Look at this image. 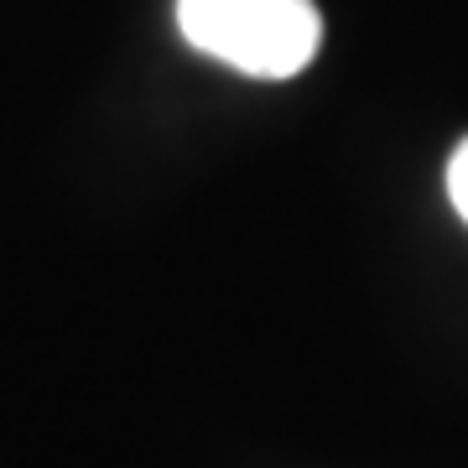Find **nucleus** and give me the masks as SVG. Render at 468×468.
Segmentation results:
<instances>
[{"instance_id": "1", "label": "nucleus", "mask_w": 468, "mask_h": 468, "mask_svg": "<svg viewBox=\"0 0 468 468\" xmlns=\"http://www.w3.org/2000/svg\"><path fill=\"white\" fill-rule=\"evenodd\" d=\"M177 27L198 52L250 79H297L323 42L313 0H177Z\"/></svg>"}, {"instance_id": "2", "label": "nucleus", "mask_w": 468, "mask_h": 468, "mask_svg": "<svg viewBox=\"0 0 468 468\" xmlns=\"http://www.w3.org/2000/svg\"><path fill=\"white\" fill-rule=\"evenodd\" d=\"M448 198H452V208H458V218L468 224V135L448 156Z\"/></svg>"}]
</instances>
